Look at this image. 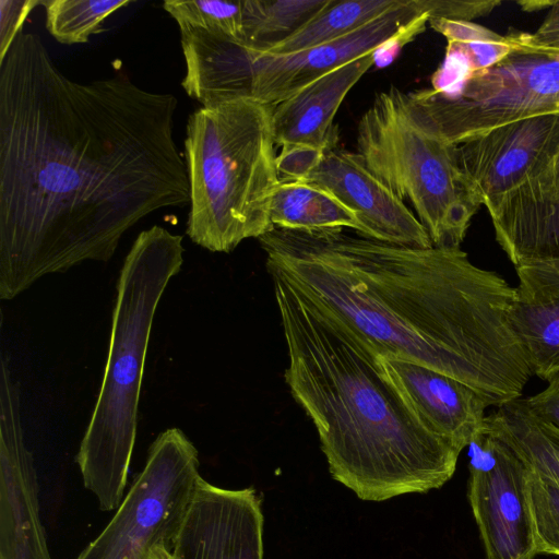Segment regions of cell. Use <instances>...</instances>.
Returning <instances> with one entry per match:
<instances>
[{"label":"cell","instance_id":"obj_1","mask_svg":"<svg viewBox=\"0 0 559 559\" xmlns=\"http://www.w3.org/2000/svg\"><path fill=\"white\" fill-rule=\"evenodd\" d=\"M178 100L127 78L82 83L22 32L0 61V298L106 262L148 214L190 203Z\"/></svg>","mask_w":559,"mask_h":559},{"label":"cell","instance_id":"obj_2","mask_svg":"<svg viewBox=\"0 0 559 559\" xmlns=\"http://www.w3.org/2000/svg\"><path fill=\"white\" fill-rule=\"evenodd\" d=\"M278 273L371 355L420 364L490 406L522 397L533 377L511 326L518 297L461 248H415L341 230L272 228L259 238Z\"/></svg>","mask_w":559,"mask_h":559},{"label":"cell","instance_id":"obj_3","mask_svg":"<svg viewBox=\"0 0 559 559\" xmlns=\"http://www.w3.org/2000/svg\"><path fill=\"white\" fill-rule=\"evenodd\" d=\"M269 274L287 348L285 381L316 427L332 477L366 501L442 487L460 452L423 424L355 337Z\"/></svg>","mask_w":559,"mask_h":559},{"label":"cell","instance_id":"obj_4","mask_svg":"<svg viewBox=\"0 0 559 559\" xmlns=\"http://www.w3.org/2000/svg\"><path fill=\"white\" fill-rule=\"evenodd\" d=\"M183 252L182 236L154 225L138 235L119 273L104 376L75 457L103 511L117 510L126 496L152 325Z\"/></svg>","mask_w":559,"mask_h":559},{"label":"cell","instance_id":"obj_5","mask_svg":"<svg viewBox=\"0 0 559 559\" xmlns=\"http://www.w3.org/2000/svg\"><path fill=\"white\" fill-rule=\"evenodd\" d=\"M272 107L253 98L202 106L189 116L185 162L190 191L186 233L212 252H231L273 228L280 177Z\"/></svg>","mask_w":559,"mask_h":559},{"label":"cell","instance_id":"obj_6","mask_svg":"<svg viewBox=\"0 0 559 559\" xmlns=\"http://www.w3.org/2000/svg\"><path fill=\"white\" fill-rule=\"evenodd\" d=\"M357 153L400 200L408 202L432 246L461 248L481 206L441 134L414 92H379L357 124Z\"/></svg>","mask_w":559,"mask_h":559},{"label":"cell","instance_id":"obj_7","mask_svg":"<svg viewBox=\"0 0 559 559\" xmlns=\"http://www.w3.org/2000/svg\"><path fill=\"white\" fill-rule=\"evenodd\" d=\"M515 47L497 64L469 75L453 94L414 92L453 145L525 118L559 115V51L533 47L512 32Z\"/></svg>","mask_w":559,"mask_h":559},{"label":"cell","instance_id":"obj_8","mask_svg":"<svg viewBox=\"0 0 559 559\" xmlns=\"http://www.w3.org/2000/svg\"><path fill=\"white\" fill-rule=\"evenodd\" d=\"M199 467V452L182 430L160 432L115 515L76 559H150L159 544L169 551L201 476Z\"/></svg>","mask_w":559,"mask_h":559},{"label":"cell","instance_id":"obj_9","mask_svg":"<svg viewBox=\"0 0 559 559\" xmlns=\"http://www.w3.org/2000/svg\"><path fill=\"white\" fill-rule=\"evenodd\" d=\"M467 448V495L487 559H534L530 468L485 426Z\"/></svg>","mask_w":559,"mask_h":559},{"label":"cell","instance_id":"obj_10","mask_svg":"<svg viewBox=\"0 0 559 559\" xmlns=\"http://www.w3.org/2000/svg\"><path fill=\"white\" fill-rule=\"evenodd\" d=\"M455 159L486 210L523 181L551 173L559 154V115L514 121L454 145Z\"/></svg>","mask_w":559,"mask_h":559},{"label":"cell","instance_id":"obj_11","mask_svg":"<svg viewBox=\"0 0 559 559\" xmlns=\"http://www.w3.org/2000/svg\"><path fill=\"white\" fill-rule=\"evenodd\" d=\"M34 455L27 448L21 390L0 379V559H52L40 520Z\"/></svg>","mask_w":559,"mask_h":559},{"label":"cell","instance_id":"obj_12","mask_svg":"<svg viewBox=\"0 0 559 559\" xmlns=\"http://www.w3.org/2000/svg\"><path fill=\"white\" fill-rule=\"evenodd\" d=\"M263 513L253 488L197 480L168 551L174 559H263Z\"/></svg>","mask_w":559,"mask_h":559},{"label":"cell","instance_id":"obj_13","mask_svg":"<svg viewBox=\"0 0 559 559\" xmlns=\"http://www.w3.org/2000/svg\"><path fill=\"white\" fill-rule=\"evenodd\" d=\"M421 13L416 0H403L353 33L300 52L267 55L250 47V96L274 107L321 76L380 48Z\"/></svg>","mask_w":559,"mask_h":559},{"label":"cell","instance_id":"obj_14","mask_svg":"<svg viewBox=\"0 0 559 559\" xmlns=\"http://www.w3.org/2000/svg\"><path fill=\"white\" fill-rule=\"evenodd\" d=\"M321 187L360 219L366 238L430 248L431 239L416 215L365 165L359 154L331 150L304 180Z\"/></svg>","mask_w":559,"mask_h":559},{"label":"cell","instance_id":"obj_15","mask_svg":"<svg viewBox=\"0 0 559 559\" xmlns=\"http://www.w3.org/2000/svg\"><path fill=\"white\" fill-rule=\"evenodd\" d=\"M376 359L423 424L460 453L484 428L490 405L464 382L409 360Z\"/></svg>","mask_w":559,"mask_h":559},{"label":"cell","instance_id":"obj_16","mask_svg":"<svg viewBox=\"0 0 559 559\" xmlns=\"http://www.w3.org/2000/svg\"><path fill=\"white\" fill-rule=\"evenodd\" d=\"M488 213L496 241L514 267L559 261V175L523 181Z\"/></svg>","mask_w":559,"mask_h":559},{"label":"cell","instance_id":"obj_17","mask_svg":"<svg viewBox=\"0 0 559 559\" xmlns=\"http://www.w3.org/2000/svg\"><path fill=\"white\" fill-rule=\"evenodd\" d=\"M374 66V51L313 81L272 107L276 147H311L328 152L337 143L336 112L348 92Z\"/></svg>","mask_w":559,"mask_h":559},{"label":"cell","instance_id":"obj_18","mask_svg":"<svg viewBox=\"0 0 559 559\" xmlns=\"http://www.w3.org/2000/svg\"><path fill=\"white\" fill-rule=\"evenodd\" d=\"M485 428L533 473L559 485V428L533 413L524 397L496 406L486 416Z\"/></svg>","mask_w":559,"mask_h":559},{"label":"cell","instance_id":"obj_19","mask_svg":"<svg viewBox=\"0 0 559 559\" xmlns=\"http://www.w3.org/2000/svg\"><path fill=\"white\" fill-rule=\"evenodd\" d=\"M270 218L273 228L277 229L321 233L349 228L366 236L359 217L335 195L300 180H280Z\"/></svg>","mask_w":559,"mask_h":559},{"label":"cell","instance_id":"obj_20","mask_svg":"<svg viewBox=\"0 0 559 559\" xmlns=\"http://www.w3.org/2000/svg\"><path fill=\"white\" fill-rule=\"evenodd\" d=\"M509 320L533 376L549 381L559 374V297L514 300Z\"/></svg>","mask_w":559,"mask_h":559},{"label":"cell","instance_id":"obj_21","mask_svg":"<svg viewBox=\"0 0 559 559\" xmlns=\"http://www.w3.org/2000/svg\"><path fill=\"white\" fill-rule=\"evenodd\" d=\"M403 0H332V2L286 39L259 51L267 55L300 52L353 33ZM258 51V50H257Z\"/></svg>","mask_w":559,"mask_h":559},{"label":"cell","instance_id":"obj_22","mask_svg":"<svg viewBox=\"0 0 559 559\" xmlns=\"http://www.w3.org/2000/svg\"><path fill=\"white\" fill-rule=\"evenodd\" d=\"M332 0H242V43L262 51L286 39Z\"/></svg>","mask_w":559,"mask_h":559},{"label":"cell","instance_id":"obj_23","mask_svg":"<svg viewBox=\"0 0 559 559\" xmlns=\"http://www.w3.org/2000/svg\"><path fill=\"white\" fill-rule=\"evenodd\" d=\"M130 0H44L46 28L59 43H88L92 35L105 32L103 22Z\"/></svg>","mask_w":559,"mask_h":559},{"label":"cell","instance_id":"obj_24","mask_svg":"<svg viewBox=\"0 0 559 559\" xmlns=\"http://www.w3.org/2000/svg\"><path fill=\"white\" fill-rule=\"evenodd\" d=\"M179 29H201L242 41V0H166L163 3Z\"/></svg>","mask_w":559,"mask_h":559},{"label":"cell","instance_id":"obj_25","mask_svg":"<svg viewBox=\"0 0 559 559\" xmlns=\"http://www.w3.org/2000/svg\"><path fill=\"white\" fill-rule=\"evenodd\" d=\"M530 472L537 554L559 556V485Z\"/></svg>","mask_w":559,"mask_h":559},{"label":"cell","instance_id":"obj_26","mask_svg":"<svg viewBox=\"0 0 559 559\" xmlns=\"http://www.w3.org/2000/svg\"><path fill=\"white\" fill-rule=\"evenodd\" d=\"M421 12L429 14V20L445 19L468 21L484 16L502 2L500 0H416Z\"/></svg>","mask_w":559,"mask_h":559},{"label":"cell","instance_id":"obj_27","mask_svg":"<svg viewBox=\"0 0 559 559\" xmlns=\"http://www.w3.org/2000/svg\"><path fill=\"white\" fill-rule=\"evenodd\" d=\"M41 5V0H0V61L16 37L31 11Z\"/></svg>","mask_w":559,"mask_h":559},{"label":"cell","instance_id":"obj_28","mask_svg":"<svg viewBox=\"0 0 559 559\" xmlns=\"http://www.w3.org/2000/svg\"><path fill=\"white\" fill-rule=\"evenodd\" d=\"M324 152L311 147H283L276 157L280 180H304Z\"/></svg>","mask_w":559,"mask_h":559},{"label":"cell","instance_id":"obj_29","mask_svg":"<svg viewBox=\"0 0 559 559\" xmlns=\"http://www.w3.org/2000/svg\"><path fill=\"white\" fill-rule=\"evenodd\" d=\"M429 22V14L423 12L413 22H411L402 32L385 41L380 48L374 50V64L385 67L393 61L402 47L423 33L426 24Z\"/></svg>","mask_w":559,"mask_h":559},{"label":"cell","instance_id":"obj_30","mask_svg":"<svg viewBox=\"0 0 559 559\" xmlns=\"http://www.w3.org/2000/svg\"><path fill=\"white\" fill-rule=\"evenodd\" d=\"M524 399L533 413L559 428V374L543 391Z\"/></svg>","mask_w":559,"mask_h":559},{"label":"cell","instance_id":"obj_31","mask_svg":"<svg viewBox=\"0 0 559 559\" xmlns=\"http://www.w3.org/2000/svg\"><path fill=\"white\" fill-rule=\"evenodd\" d=\"M543 23L534 33H525L530 45L538 49L559 51V0L552 1Z\"/></svg>","mask_w":559,"mask_h":559},{"label":"cell","instance_id":"obj_32","mask_svg":"<svg viewBox=\"0 0 559 559\" xmlns=\"http://www.w3.org/2000/svg\"><path fill=\"white\" fill-rule=\"evenodd\" d=\"M155 549L159 559H174L164 544L156 545Z\"/></svg>","mask_w":559,"mask_h":559},{"label":"cell","instance_id":"obj_33","mask_svg":"<svg viewBox=\"0 0 559 559\" xmlns=\"http://www.w3.org/2000/svg\"><path fill=\"white\" fill-rule=\"evenodd\" d=\"M557 175H559V154H558L557 159L555 162V166L552 168V171L551 173L543 174V175H540L538 177L551 178V177H555Z\"/></svg>","mask_w":559,"mask_h":559},{"label":"cell","instance_id":"obj_34","mask_svg":"<svg viewBox=\"0 0 559 559\" xmlns=\"http://www.w3.org/2000/svg\"><path fill=\"white\" fill-rule=\"evenodd\" d=\"M150 559H159V558H158V555H157V552H156L155 547H154V548H153V550H152V554H151V556H150Z\"/></svg>","mask_w":559,"mask_h":559}]
</instances>
